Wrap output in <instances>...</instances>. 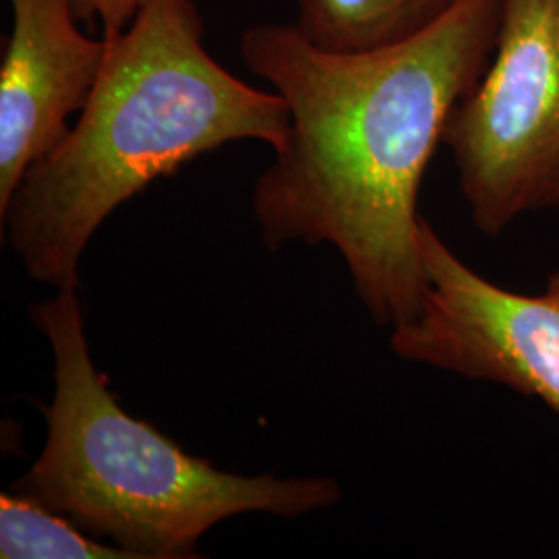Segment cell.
I'll list each match as a JSON object with an SVG mask.
<instances>
[{
  "instance_id": "6da1fadb",
  "label": "cell",
  "mask_w": 559,
  "mask_h": 559,
  "mask_svg": "<svg viewBox=\"0 0 559 559\" xmlns=\"http://www.w3.org/2000/svg\"><path fill=\"white\" fill-rule=\"evenodd\" d=\"M500 15L501 0H460L417 36L362 52L325 50L295 23L240 34V60L288 110L286 138L253 187L261 239L270 251L332 245L378 325L419 313L420 185L489 64Z\"/></svg>"
},
{
  "instance_id": "7a4b0ae2",
  "label": "cell",
  "mask_w": 559,
  "mask_h": 559,
  "mask_svg": "<svg viewBox=\"0 0 559 559\" xmlns=\"http://www.w3.org/2000/svg\"><path fill=\"white\" fill-rule=\"evenodd\" d=\"M286 131L278 94L212 57L195 0H152L106 38L94 92L0 210L2 233L29 278L78 288L87 242L122 203L228 143L278 150Z\"/></svg>"
},
{
  "instance_id": "3957f363",
  "label": "cell",
  "mask_w": 559,
  "mask_h": 559,
  "mask_svg": "<svg viewBox=\"0 0 559 559\" xmlns=\"http://www.w3.org/2000/svg\"><path fill=\"white\" fill-rule=\"evenodd\" d=\"M32 320L52 348L55 394L41 406V454L11 491L140 559L198 558V540L222 520L299 519L342 498L334 479L222 471L131 417L92 360L75 288L34 305Z\"/></svg>"
},
{
  "instance_id": "277c9868",
  "label": "cell",
  "mask_w": 559,
  "mask_h": 559,
  "mask_svg": "<svg viewBox=\"0 0 559 559\" xmlns=\"http://www.w3.org/2000/svg\"><path fill=\"white\" fill-rule=\"evenodd\" d=\"M443 143L485 237L559 210V0H501L493 55Z\"/></svg>"
},
{
  "instance_id": "5b68a950",
  "label": "cell",
  "mask_w": 559,
  "mask_h": 559,
  "mask_svg": "<svg viewBox=\"0 0 559 559\" xmlns=\"http://www.w3.org/2000/svg\"><path fill=\"white\" fill-rule=\"evenodd\" d=\"M417 242L427 288L419 313L392 328V353L510 388L559 417V270L540 293H516L460 260L425 218Z\"/></svg>"
},
{
  "instance_id": "8992f818",
  "label": "cell",
  "mask_w": 559,
  "mask_h": 559,
  "mask_svg": "<svg viewBox=\"0 0 559 559\" xmlns=\"http://www.w3.org/2000/svg\"><path fill=\"white\" fill-rule=\"evenodd\" d=\"M0 62V210L23 175L67 138L100 78L106 38L80 29L75 0H9Z\"/></svg>"
},
{
  "instance_id": "52a82bcc",
  "label": "cell",
  "mask_w": 559,
  "mask_h": 559,
  "mask_svg": "<svg viewBox=\"0 0 559 559\" xmlns=\"http://www.w3.org/2000/svg\"><path fill=\"white\" fill-rule=\"evenodd\" d=\"M460 0H295L297 27L321 48L362 52L417 36Z\"/></svg>"
},
{
  "instance_id": "ba28073f",
  "label": "cell",
  "mask_w": 559,
  "mask_h": 559,
  "mask_svg": "<svg viewBox=\"0 0 559 559\" xmlns=\"http://www.w3.org/2000/svg\"><path fill=\"white\" fill-rule=\"evenodd\" d=\"M0 558L140 559L115 543H102L67 516L15 491L0 496Z\"/></svg>"
},
{
  "instance_id": "9c48e42d",
  "label": "cell",
  "mask_w": 559,
  "mask_h": 559,
  "mask_svg": "<svg viewBox=\"0 0 559 559\" xmlns=\"http://www.w3.org/2000/svg\"><path fill=\"white\" fill-rule=\"evenodd\" d=\"M152 0H75L81 20L98 21L104 38L124 32Z\"/></svg>"
}]
</instances>
